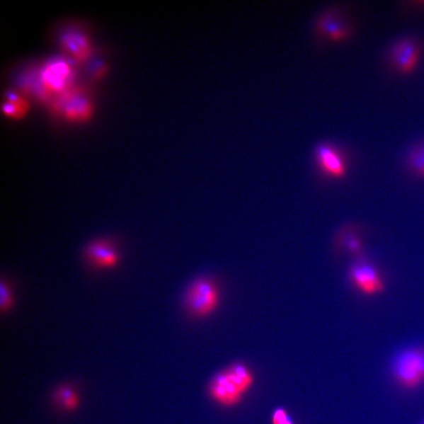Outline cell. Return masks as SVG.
Masks as SVG:
<instances>
[{
    "label": "cell",
    "instance_id": "obj_1",
    "mask_svg": "<svg viewBox=\"0 0 424 424\" xmlns=\"http://www.w3.org/2000/svg\"><path fill=\"white\" fill-rule=\"evenodd\" d=\"M390 375L401 389L414 391L424 385V347L401 349L391 359Z\"/></svg>",
    "mask_w": 424,
    "mask_h": 424
},
{
    "label": "cell",
    "instance_id": "obj_2",
    "mask_svg": "<svg viewBox=\"0 0 424 424\" xmlns=\"http://www.w3.org/2000/svg\"><path fill=\"white\" fill-rule=\"evenodd\" d=\"M221 302V289L211 276H200L186 287L183 298L185 311L194 319L210 317Z\"/></svg>",
    "mask_w": 424,
    "mask_h": 424
},
{
    "label": "cell",
    "instance_id": "obj_3",
    "mask_svg": "<svg viewBox=\"0 0 424 424\" xmlns=\"http://www.w3.org/2000/svg\"><path fill=\"white\" fill-rule=\"evenodd\" d=\"M74 71L66 59H54L42 67L39 76V87L42 96H59L66 94L71 88Z\"/></svg>",
    "mask_w": 424,
    "mask_h": 424
},
{
    "label": "cell",
    "instance_id": "obj_4",
    "mask_svg": "<svg viewBox=\"0 0 424 424\" xmlns=\"http://www.w3.org/2000/svg\"><path fill=\"white\" fill-rule=\"evenodd\" d=\"M82 258L85 265L92 270L116 268L120 260L119 243L113 237H98L86 244Z\"/></svg>",
    "mask_w": 424,
    "mask_h": 424
},
{
    "label": "cell",
    "instance_id": "obj_5",
    "mask_svg": "<svg viewBox=\"0 0 424 424\" xmlns=\"http://www.w3.org/2000/svg\"><path fill=\"white\" fill-rule=\"evenodd\" d=\"M314 33L321 40L340 42L351 38L353 28L346 13L339 7H330L316 20Z\"/></svg>",
    "mask_w": 424,
    "mask_h": 424
},
{
    "label": "cell",
    "instance_id": "obj_6",
    "mask_svg": "<svg viewBox=\"0 0 424 424\" xmlns=\"http://www.w3.org/2000/svg\"><path fill=\"white\" fill-rule=\"evenodd\" d=\"M350 282L366 297H374L385 290V282L379 271L371 263L359 260L348 270Z\"/></svg>",
    "mask_w": 424,
    "mask_h": 424
},
{
    "label": "cell",
    "instance_id": "obj_7",
    "mask_svg": "<svg viewBox=\"0 0 424 424\" xmlns=\"http://www.w3.org/2000/svg\"><path fill=\"white\" fill-rule=\"evenodd\" d=\"M314 160L323 176L341 179L347 176L346 158L339 148L332 143L321 142L314 150Z\"/></svg>",
    "mask_w": 424,
    "mask_h": 424
},
{
    "label": "cell",
    "instance_id": "obj_8",
    "mask_svg": "<svg viewBox=\"0 0 424 424\" xmlns=\"http://www.w3.org/2000/svg\"><path fill=\"white\" fill-rule=\"evenodd\" d=\"M55 105L64 119L74 123H84L94 113V105L81 91L70 89L59 97Z\"/></svg>",
    "mask_w": 424,
    "mask_h": 424
},
{
    "label": "cell",
    "instance_id": "obj_9",
    "mask_svg": "<svg viewBox=\"0 0 424 424\" xmlns=\"http://www.w3.org/2000/svg\"><path fill=\"white\" fill-rule=\"evenodd\" d=\"M420 53V45L415 39H401L391 47L390 62L398 73L411 74L418 66Z\"/></svg>",
    "mask_w": 424,
    "mask_h": 424
},
{
    "label": "cell",
    "instance_id": "obj_10",
    "mask_svg": "<svg viewBox=\"0 0 424 424\" xmlns=\"http://www.w3.org/2000/svg\"><path fill=\"white\" fill-rule=\"evenodd\" d=\"M60 45L77 63H85L91 59L93 52L91 40L81 31L69 30L64 32L60 37Z\"/></svg>",
    "mask_w": 424,
    "mask_h": 424
},
{
    "label": "cell",
    "instance_id": "obj_11",
    "mask_svg": "<svg viewBox=\"0 0 424 424\" xmlns=\"http://www.w3.org/2000/svg\"><path fill=\"white\" fill-rule=\"evenodd\" d=\"M210 394L213 400L227 407L240 403L243 397L226 371L219 372L213 378L210 386Z\"/></svg>",
    "mask_w": 424,
    "mask_h": 424
},
{
    "label": "cell",
    "instance_id": "obj_12",
    "mask_svg": "<svg viewBox=\"0 0 424 424\" xmlns=\"http://www.w3.org/2000/svg\"><path fill=\"white\" fill-rule=\"evenodd\" d=\"M30 110V103L21 95L14 91H6L1 104V111L4 116L12 120H21L25 118Z\"/></svg>",
    "mask_w": 424,
    "mask_h": 424
},
{
    "label": "cell",
    "instance_id": "obj_13",
    "mask_svg": "<svg viewBox=\"0 0 424 424\" xmlns=\"http://www.w3.org/2000/svg\"><path fill=\"white\" fill-rule=\"evenodd\" d=\"M228 377L231 379L239 390L243 395L253 386L254 379L251 372L246 365L235 364L226 370Z\"/></svg>",
    "mask_w": 424,
    "mask_h": 424
},
{
    "label": "cell",
    "instance_id": "obj_14",
    "mask_svg": "<svg viewBox=\"0 0 424 424\" xmlns=\"http://www.w3.org/2000/svg\"><path fill=\"white\" fill-rule=\"evenodd\" d=\"M337 243L340 248H343L348 253L360 256L363 251L362 241L360 236L352 228H344L338 236Z\"/></svg>",
    "mask_w": 424,
    "mask_h": 424
},
{
    "label": "cell",
    "instance_id": "obj_15",
    "mask_svg": "<svg viewBox=\"0 0 424 424\" xmlns=\"http://www.w3.org/2000/svg\"><path fill=\"white\" fill-rule=\"evenodd\" d=\"M406 165L416 177L424 178V141L415 144L406 157Z\"/></svg>",
    "mask_w": 424,
    "mask_h": 424
},
{
    "label": "cell",
    "instance_id": "obj_16",
    "mask_svg": "<svg viewBox=\"0 0 424 424\" xmlns=\"http://www.w3.org/2000/svg\"><path fill=\"white\" fill-rule=\"evenodd\" d=\"M56 403L64 411H73L79 403L78 395L74 388L62 386L57 388L55 394Z\"/></svg>",
    "mask_w": 424,
    "mask_h": 424
},
{
    "label": "cell",
    "instance_id": "obj_17",
    "mask_svg": "<svg viewBox=\"0 0 424 424\" xmlns=\"http://www.w3.org/2000/svg\"><path fill=\"white\" fill-rule=\"evenodd\" d=\"M12 287L7 279L1 280L0 285V306L3 313L8 312L13 304Z\"/></svg>",
    "mask_w": 424,
    "mask_h": 424
},
{
    "label": "cell",
    "instance_id": "obj_18",
    "mask_svg": "<svg viewBox=\"0 0 424 424\" xmlns=\"http://www.w3.org/2000/svg\"><path fill=\"white\" fill-rule=\"evenodd\" d=\"M109 70V64L102 59L92 61L88 66L89 75L94 80L103 79L107 75Z\"/></svg>",
    "mask_w": 424,
    "mask_h": 424
},
{
    "label": "cell",
    "instance_id": "obj_19",
    "mask_svg": "<svg viewBox=\"0 0 424 424\" xmlns=\"http://www.w3.org/2000/svg\"><path fill=\"white\" fill-rule=\"evenodd\" d=\"M272 424H294L285 408H278L272 415Z\"/></svg>",
    "mask_w": 424,
    "mask_h": 424
},
{
    "label": "cell",
    "instance_id": "obj_20",
    "mask_svg": "<svg viewBox=\"0 0 424 424\" xmlns=\"http://www.w3.org/2000/svg\"><path fill=\"white\" fill-rule=\"evenodd\" d=\"M421 424H424V422H423V423H422Z\"/></svg>",
    "mask_w": 424,
    "mask_h": 424
}]
</instances>
